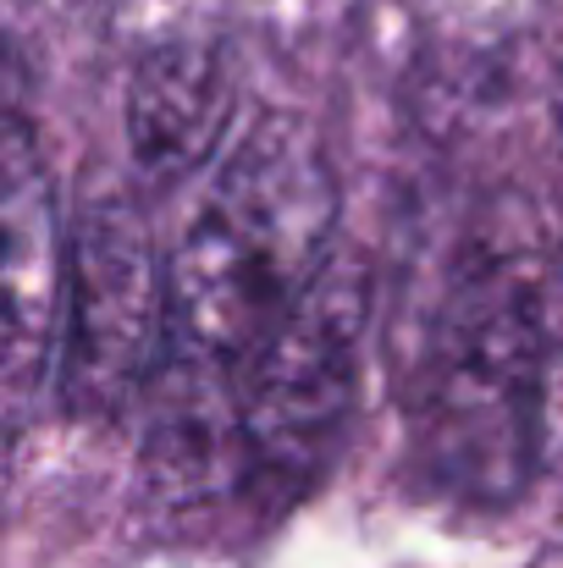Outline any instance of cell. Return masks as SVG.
I'll list each match as a JSON object with an SVG mask.
<instances>
[{
  "label": "cell",
  "mask_w": 563,
  "mask_h": 568,
  "mask_svg": "<svg viewBox=\"0 0 563 568\" xmlns=\"http://www.w3.org/2000/svg\"><path fill=\"white\" fill-rule=\"evenodd\" d=\"M332 254V161L304 122L265 116L232 144L167 260L172 343L232 376Z\"/></svg>",
  "instance_id": "1"
},
{
  "label": "cell",
  "mask_w": 563,
  "mask_h": 568,
  "mask_svg": "<svg viewBox=\"0 0 563 568\" xmlns=\"http://www.w3.org/2000/svg\"><path fill=\"white\" fill-rule=\"evenodd\" d=\"M542 326L520 276L464 271L414 381V458L448 497L509 503L536 464Z\"/></svg>",
  "instance_id": "2"
},
{
  "label": "cell",
  "mask_w": 563,
  "mask_h": 568,
  "mask_svg": "<svg viewBox=\"0 0 563 568\" xmlns=\"http://www.w3.org/2000/svg\"><path fill=\"white\" fill-rule=\"evenodd\" d=\"M360 337L365 271L332 254L304 298L232 371L238 430L265 519L293 508L332 464L360 397Z\"/></svg>",
  "instance_id": "3"
},
{
  "label": "cell",
  "mask_w": 563,
  "mask_h": 568,
  "mask_svg": "<svg viewBox=\"0 0 563 568\" xmlns=\"http://www.w3.org/2000/svg\"><path fill=\"white\" fill-rule=\"evenodd\" d=\"M172 348L167 260L133 193H83L67 226L56 397L72 419H117L150 392Z\"/></svg>",
  "instance_id": "4"
},
{
  "label": "cell",
  "mask_w": 563,
  "mask_h": 568,
  "mask_svg": "<svg viewBox=\"0 0 563 568\" xmlns=\"http://www.w3.org/2000/svg\"><path fill=\"white\" fill-rule=\"evenodd\" d=\"M144 397H150V430L139 458L144 514L172 536H210L232 514L265 519L249 447L238 430L232 376L172 343Z\"/></svg>",
  "instance_id": "5"
},
{
  "label": "cell",
  "mask_w": 563,
  "mask_h": 568,
  "mask_svg": "<svg viewBox=\"0 0 563 568\" xmlns=\"http://www.w3.org/2000/svg\"><path fill=\"white\" fill-rule=\"evenodd\" d=\"M67 226L33 128L0 105V430L39 403L61 343Z\"/></svg>",
  "instance_id": "6"
},
{
  "label": "cell",
  "mask_w": 563,
  "mask_h": 568,
  "mask_svg": "<svg viewBox=\"0 0 563 568\" xmlns=\"http://www.w3.org/2000/svg\"><path fill=\"white\" fill-rule=\"evenodd\" d=\"M227 128V72L215 50L161 44L139 61L128 89V150L150 193L193 178Z\"/></svg>",
  "instance_id": "7"
}]
</instances>
